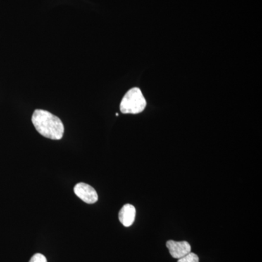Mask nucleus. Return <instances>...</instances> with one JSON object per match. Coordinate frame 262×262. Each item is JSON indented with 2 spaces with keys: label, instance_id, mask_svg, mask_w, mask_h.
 <instances>
[{
  "label": "nucleus",
  "instance_id": "obj_1",
  "mask_svg": "<svg viewBox=\"0 0 262 262\" xmlns=\"http://www.w3.org/2000/svg\"><path fill=\"white\" fill-rule=\"evenodd\" d=\"M33 125L39 134L52 140H60L64 133L63 122L56 115L42 110H36L32 117Z\"/></svg>",
  "mask_w": 262,
  "mask_h": 262
},
{
  "label": "nucleus",
  "instance_id": "obj_2",
  "mask_svg": "<svg viewBox=\"0 0 262 262\" xmlns=\"http://www.w3.org/2000/svg\"><path fill=\"white\" fill-rule=\"evenodd\" d=\"M145 98L141 90L134 88L127 91L120 103V111L123 114H139L146 107Z\"/></svg>",
  "mask_w": 262,
  "mask_h": 262
},
{
  "label": "nucleus",
  "instance_id": "obj_3",
  "mask_svg": "<svg viewBox=\"0 0 262 262\" xmlns=\"http://www.w3.org/2000/svg\"><path fill=\"white\" fill-rule=\"evenodd\" d=\"M74 192L76 195L88 204H94L98 201L97 192L94 188L85 183L81 182L76 184L74 188Z\"/></svg>",
  "mask_w": 262,
  "mask_h": 262
},
{
  "label": "nucleus",
  "instance_id": "obj_4",
  "mask_svg": "<svg viewBox=\"0 0 262 262\" xmlns=\"http://www.w3.org/2000/svg\"><path fill=\"white\" fill-rule=\"evenodd\" d=\"M169 252L174 258H180L184 257L188 253L191 252V246L187 241H168L166 244Z\"/></svg>",
  "mask_w": 262,
  "mask_h": 262
},
{
  "label": "nucleus",
  "instance_id": "obj_5",
  "mask_svg": "<svg viewBox=\"0 0 262 262\" xmlns=\"http://www.w3.org/2000/svg\"><path fill=\"white\" fill-rule=\"evenodd\" d=\"M135 207L130 204H125L119 213V220L125 227H130L136 218Z\"/></svg>",
  "mask_w": 262,
  "mask_h": 262
},
{
  "label": "nucleus",
  "instance_id": "obj_6",
  "mask_svg": "<svg viewBox=\"0 0 262 262\" xmlns=\"http://www.w3.org/2000/svg\"><path fill=\"white\" fill-rule=\"evenodd\" d=\"M177 262H199V257L194 253H189L184 257L179 258Z\"/></svg>",
  "mask_w": 262,
  "mask_h": 262
},
{
  "label": "nucleus",
  "instance_id": "obj_7",
  "mask_svg": "<svg viewBox=\"0 0 262 262\" xmlns=\"http://www.w3.org/2000/svg\"><path fill=\"white\" fill-rule=\"evenodd\" d=\"M29 262H48L47 258L41 253H36L31 258Z\"/></svg>",
  "mask_w": 262,
  "mask_h": 262
}]
</instances>
